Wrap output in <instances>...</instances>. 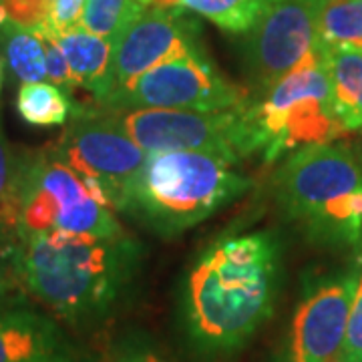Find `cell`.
Masks as SVG:
<instances>
[{"mask_svg":"<svg viewBox=\"0 0 362 362\" xmlns=\"http://www.w3.org/2000/svg\"><path fill=\"white\" fill-rule=\"evenodd\" d=\"M334 109L344 131L362 129V51H330Z\"/></svg>","mask_w":362,"mask_h":362,"instance_id":"9a60e30c","label":"cell"},{"mask_svg":"<svg viewBox=\"0 0 362 362\" xmlns=\"http://www.w3.org/2000/svg\"><path fill=\"white\" fill-rule=\"evenodd\" d=\"M247 33V77L262 97L324 47L318 37V0H268Z\"/></svg>","mask_w":362,"mask_h":362,"instance_id":"30bf717a","label":"cell"},{"mask_svg":"<svg viewBox=\"0 0 362 362\" xmlns=\"http://www.w3.org/2000/svg\"><path fill=\"white\" fill-rule=\"evenodd\" d=\"M141 262L127 233H30L18 238L16 276L28 296L71 324L99 320L115 306Z\"/></svg>","mask_w":362,"mask_h":362,"instance_id":"7a4b0ae2","label":"cell"},{"mask_svg":"<svg viewBox=\"0 0 362 362\" xmlns=\"http://www.w3.org/2000/svg\"><path fill=\"white\" fill-rule=\"evenodd\" d=\"M147 6H159V8H183L181 0H141Z\"/></svg>","mask_w":362,"mask_h":362,"instance_id":"83f0119b","label":"cell"},{"mask_svg":"<svg viewBox=\"0 0 362 362\" xmlns=\"http://www.w3.org/2000/svg\"><path fill=\"white\" fill-rule=\"evenodd\" d=\"M83 14H85V0H51L47 25L57 35H61L65 30L83 25Z\"/></svg>","mask_w":362,"mask_h":362,"instance_id":"484cf974","label":"cell"},{"mask_svg":"<svg viewBox=\"0 0 362 362\" xmlns=\"http://www.w3.org/2000/svg\"><path fill=\"white\" fill-rule=\"evenodd\" d=\"M40 33V37H42V42H45V54H47V78H49V83L52 85H57V87H61L63 90H66L69 95L73 93V90L77 89V81L73 77V73H71V69H69V63H66V57L63 49H61V45H59V35L52 30L51 26L47 25H40L37 28Z\"/></svg>","mask_w":362,"mask_h":362,"instance_id":"7402d4cb","label":"cell"},{"mask_svg":"<svg viewBox=\"0 0 362 362\" xmlns=\"http://www.w3.org/2000/svg\"><path fill=\"white\" fill-rule=\"evenodd\" d=\"M16 250L18 235L0 223V300L18 294L21 282L16 276Z\"/></svg>","mask_w":362,"mask_h":362,"instance_id":"cb8c5ba5","label":"cell"},{"mask_svg":"<svg viewBox=\"0 0 362 362\" xmlns=\"http://www.w3.org/2000/svg\"><path fill=\"white\" fill-rule=\"evenodd\" d=\"M2 77H4V66H2V61H0V89H2Z\"/></svg>","mask_w":362,"mask_h":362,"instance_id":"f1b7e54d","label":"cell"},{"mask_svg":"<svg viewBox=\"0 0 362 362\" xmlns=\"http://www.w3.org/2000/svg\"><path fill=\"white\" fill-rule=\"evenodd\" d=\"M145 8L141 0H85L83 26L113 45Z\"/></svg>","mask_w":362,"mask_h":362,"instance_id":"ffe728a7","label":"cell"},{"mask_svg":"<svg viewBox=\"0 0 362 362\" xmlns=\"http://www.w3.org/2000/svg\"><path fill=\"white\" fill-rule=\"evenodd\" d=\"M362 264L320 276L306 288L290 324L282 362H337L344 344Z\"/></svg>","mask_w":362,"mask_h":362,"instance_id":"8fae6325","label":"cell"},{"mask_svg":"<svg viewBox=\"0 0 362 362\" xmlns=\"http://www.w3.org/2000/svg\"><path fill=\"white\" fill-rule=\"evenodd\" d=\"M318 37L328 51H362V0H318Z\"/></svg>","mask_w":362,"mask_h":362,"instance_id":"ac0fdd59","label":"cell"},{"mask_svg":"<svg viewBox=\"0 0 362 362\" xmlns=\"http://www.w3.org/2000/svg\"><path fill=\"white\" fill-rule=\"evenodd\" d=\"M59 45L78 87L93 93L99 105L107 103L115 90L113 45L83 25L61 33Z\"/></svg>","mask_w":362,"mask_h":362,"instance_id":"5bb4252c","label":"cell"},{"mask_svg":"<svg viewBox=\"0 0 362 362\" xmlns=\"http://www.w3.org/2000/svg\"><path fill=\"white\" fill-rule=\"evenodd\" d=\"M54 147L71 168L103 189L115 211H125L131 185L147 151L131 139L113 109L75 105Z\"/></svg>","mask_w":362,"mask_h":362,"instance_id":"ba28073f","label":"cell"},{"mask_svg":"<svg viewBox=\"0 0 362 362\" xmlns=\"http://www.w3.org/2000/svg\"><path fill=\"white\" fill-rule=\"evenodd\" d=\"M75 103L71 95L49 81L23 83L16 95V111L28 125L59 127L66 125L73 115Z\"/></svg>","mask_w":362,"mask_h":362,"instance_id":"e0dca14e","label":"cell"},{"mask_svg":"<svg viewBox=\"0 0 362 362\" xmlns=\"http://www.w3.org/2000/svg\"><path fill=\"white\" fill-rule=\"evenodd\" d=\"M51 0H0V23L39 28L49 21Z\"/></svg>","mask_w":362,"mask_h":362,"instance_id":"603a6c76","label":"cell"},{"mask_svg":"<svg viewBox=\"0 0 362 362\" xmlns=\"http://www.w3.org/2000/svg\"><path fill=\"white\" fill-rule=\"evenodd\" d=\"M280 247L272 233L226 235L189 264L181 316L195 350L221 356L240 350L274 312Z\"/></svg>","mask_w":362,"mask_h":362,"instance_id":"6da1fadb","label":"cell"},{"mask_svg":"<svg viewBox=\"0 0 362 362\" xmlns=\"http://www.w3.org/2000/svg\"><path fill=\"white\" fill-rule=\"evenodd\" d=\"M337 362H362V274L350 306L344 344Z\"/></svg>","mask_w":362,"mask_h":362,"instance_id":"d4e9b609","label":"cell"},{"mask_svg":"<svg viewBox=\"0 0 362 362\" xmlns=\"http://www.w3.org/2000/svg\"><path fill=\"white\" fill-rule=\"evenodd\" d=\"M250 121L266 161L342 135L344 129L334 109L330 51L322 47L258 101H252Z\"/></svg>","mask_w":362,"mask_h":362,"instance_id":"8992f818","label":"cell"},{"mask_svg":"<svg viewBox=\"0 0 362 362\" xmlns=\"http://www.w3.org/2000/svg\"><path fill=\"white\" fill-rule=\"evenodd\" d=\"M0 362H69L57 322L21 294L0 300Z\"/></svg>","mask_w":362,"mask_h":362,"instance_id":"4fadbf2b","label":"cell"},{"mask_svg":"<svg viewBox=\"0 0 362 362\" xmlns=\"http://www.w3.org/2000/svg\"><path fill=\"white\" fill-rule=\"evenodd\" d=\"M192 57H206L195 21L183 8L147 6L113 42L115 90L153 66Z\"/></svg>","mask_w":362,"mask_h":362,"instance_id":"7c38bea8","label":"cell"},{"mask_svg":"<svg viewBox=\"0 0 362 362\" xmlns=\"http://www.w3.org/2000/svg\"><path fill=\"white\" fill-rule=\"evenodd\" d=\"M113 362H169L159 350L145 342L141 338L127 340L121 349L115 352Z\"/></svg>","mask_w":362,"mask_h":362,"instance_id":"4316f807","label":"cell"},{"mask_svg":"<svg viewBox=\"0 0 362 362\" xmlns=\"http://www.w3.org/2000/svg\"><path fill=\"white\" fill-rule=\"evenodd\" d=\"M286 220L312 242L352 252L362 264V163L344 145H310L286 159L274 177Z\"/></svg>","mask_w":362,"mask_h":362,"instance_id":"3957f363","label":"cell"},{"mask_svg":"<svg viewBox=\"0 0 362 362\" xmlns=\"http://www.w3.org/2000/svg\"><path fill=\"white\" fill-rule=\"evenodd\" d=\"M268 0H181V6L211 21L228 33H247Z\"/></svg>","mask_w":362,"mask_h":362,"instance_id":"d6986e66","label":"cell"},{"mask_svg":"<svg viewBox=\"0 0 362 362\" xmlns=\"http://www.w3.org/2000/svg\"><path fill=\"white\" fill-rule=\"evenodd\" d=\"M0 49L13 75L21 83H40L47 78L45 42L37 28L16 23H0Z\"/></svg>","mask_w":362,"mask_h":362,"instance_id":"2e32d148","label":"cell"},{"mask_svg":"<svg viewBox=\"0 0 362 362\" xmlns=\"http://www.w3.org/2000/svg\"><path fill=\"white\" fill-rule=\"evenodd\" d=\"M230 157L204 151L147 153L131 185L125 211L161 235H177L252 187Z\"/></svg>","mask_w":362,"mask_h":362,"instance_id":"277c9868","label":"cell"},{"mask_svg":"<svg viewBox=\"0 0 362 362\" xmlns=\"http://www.w3.org/2000/svg\"><path fill=\"white\" fill-rule=\"evenodd\" d=\"M250 105L223 111L187 109H113L121 125L147 153L204 151L240 161L258 145L250 121Z\"/></svg>","mask_w":362,"mask_h":362,"instance_id":"52a82bcc","label":"cell"},{"mask_svg":"<svg viewBox=\"0 0 362 362\" xmlns=\"http://www.w3.org/2000/svg\"><path fill=\"white\" fill-rule=\"evenodd\" d=\"M54 230L101 238L125 233L103 189L71 168L52 145L21 156L18 238Z\"/></svg>","mask_w":362,"mask_h":362,"instance_id":"5b68a950","label":"cell"},{"mask_svg":"<svg viewBox=\"0 0 362 362\" xmlns=\"http://www.w3.org/2000/svg\"><path fill=\"white\" fill-rule=\"evenodd\" d=\"M18 177L21 156H14L0 127V223L18 235Z\"/></svg>","mask_w":362,"mask_h":362,"instance_id":"44dd1931","label":"cell"},{"mask_svg":"<svg viewBox=\"0 0 362 362\" xmlns=\"http://www.w3.org/2000/svg\"><path fill=\"white\" fill-rule=\"evenodd\" d=\"M252 103L250 93L221 77L207 57L157 65L117 89L109 109H187L223 111Z\"/></svg>","mask_w":362,"mask_h":362,"instance_id":"9c48e42d","label":"cell"}]
</instances>
